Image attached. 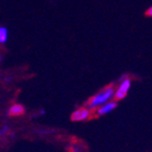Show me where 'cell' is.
Wrapping results in <instances>:
<instances>
[{
	"mask_svg": "<svg viewBox=\"0 0 152 152\" xmlns=\"http://www.w3.org/2000/svg\"><path fill=\"white\" fill-rule=\"evenodd\" d=\"M114 92L115 91H114L113 86H109V87L104 88L99 95L95 96L94 98H91L90 102L88 103V110H92L96 107H98L99 104H102V103L107 102L108 100H110L114 96Z\"/></svg>",
	"mask_w": 152,
	"mask_h": 152,
	"instance_id": "obj_1",
	"label": "cell"
},
{
	"mask_svg": "<svg viewBox=\"0 0 152 152\" xmlns=\"http://www.w3.org/2000/svg\"><path fill=\"white\" fill-rule=\"evenodd\" d=\"M129 87H130V80L129 79H125V80L122 83V85L120 86L118 90H117L116 92H114V99H115V101L123 99L124 97L127 95V91H128Z\"/></svg>",
	"mask_w": 152,
	"mask_h": 152,
	"instance_id": "obj_2",
	"label": "cell"
},
{
	"mask_svg": "<svg viewBox=\"0 0 152 152\" xmlns=\"http://www.w3.org/2000/svg\"><path fill=\"white\" fill-rule=\"evenodd\" d=\"M90 116V110L88 109H79L71 115L72 121H84Z\"/></svg>",
	"mask_w": 152,
	"mask_h": 152,
	"instance_id": "obj_3",
	"label": "cell"
},
{
	"mask_svg": "<svg viewBox=\"0 0 152 152\" xmlns=\"http://www.w3.org/2000/svg\"><path fill=\"white\" fill-rule=\"evenodd\" d=\"M116 105H117L116 102H109V103H107L105 105H103L101 109H99L98 115H103V114H105V113H109V112L112 111L113 109L116 108Z\"/></svg>",
	"mask_w": 152,
	"mask_h": 152,
	"instance_id": "obj_4",
	"label": "cell"
},
{
	"mask_svg": "<svg viewBox=\"0 0 152 152\" xmlns=\"http://www.w3.org/2000/svg\"><path fill=\"white\" fill-rule=\"evenodd\" d=\"M24 113V108L21 104H14L13 107H11L9 111V115L11 116H16V115H21Z\"/></svg>",
	"mask_w": 152,
	"mask_h": 152,
	"instance_id": "obj_5",
	"label": "cell"
},
{
	"mask_svg": "<svg viewBox=\"0 0 152 152\" xmlns=\"http://www.w3.org/2000/svg\"><path fill=\"white\" fill-rule=\"evenodd\" d=\"M8 39V31L6 27H0V42L4 44Z\"/></svg>",
	"mask_w": 152,
	"mask_h": 152,
	"instance_id": "obj_6",
	"label": "cell"
},
{
	"mask_svg": "<svg viewBox=\"0 0 152 152\" xmlns=\"http://www.w3.org/2000/svg\"><path fill=\"white\" fill-rule=\"evenodd\" d=\"M151 14H152V8L150 7L149 9L147 10L146 11V15H148V16H151Z\"/></svg>",
	"mask_w": 152,
	"mask_h": 152,
	"instance_id": "obj_7",
	"label": "cell"
},
{
	"mask_svg": "<svg viewBox=\"0 0 152 152\" xmlns=\"http://www.w3.org/2000/svg\"><path fill=\"white\" fill-rule=\"evenodd\" d=\"M7 130H8V128H7V127L4 128V129H1V130H0V135H3V134L7 132Z\"/></svg>",
	"mask_w": 152,
	"mask_h": 152,
	"instance_id": "obj_8",
	"label": "cell"
}]
</instances>
